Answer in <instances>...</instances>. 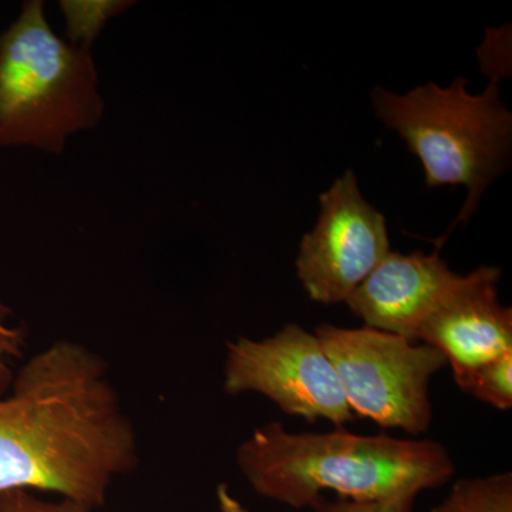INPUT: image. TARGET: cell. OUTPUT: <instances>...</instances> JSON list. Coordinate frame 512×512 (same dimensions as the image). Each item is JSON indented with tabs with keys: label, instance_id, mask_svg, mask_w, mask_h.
<instances>
[{
	"label": "cell",
	"instance_id": "9a60e30c",
	"mask_svg": "<svg viewBox=\"0 0 512 512\" xmlns=\"http://www.w3.org/2000/svg\"><path fill=\"white\" fill-rule=\"evenodd\" d=\"M416 498L365 501L339 497L336 501L323 500L313 512H414Z\"/></svg>",
	"mask_w": 512,
	"mask_h": 512
},
{
	"label": "cell",
	"instance_id": "8fae6325",
	"mask_svg": "<svg viewBox=\"0 0 512 512\" xmlns=\"http://www.w3.org/2000/svg\"><path fill=\"white\" fill-rule=\"evenodd\" d=\"M133 5L136 2L130 0H62L59 9L66 20L70 45L92 50L107 22L127 12Z\"/></svg>",
	"mask_w": 512,
	"mask_h": 512
},
{
	"label": "cell",
	"instance_id": "5b68a950",
	"mask_svg": "<svg viewBox=\"0 0 512 512\" xmlns=\"http://www.w3.org/2000/svg\"><path fill=\"white\" fill-rule=\"evenodd\" d=\"M315 335L355 416L410 436L429 430L430 382L447 366L439 350L367 326L348 329L323 323Z\"/></svg>",
	"mask_w": 512,
	"mask_h": 512
},
{
	"label": "cell",
	"instance_id": "8992f818",
	"mask_svg": "<svg viewBox=\"0 0 512 512\" xmlns=\"http://www.w3.org/2000/svg\"><path fill=\"white\" fill-rule=\"evenodd\" d=\"M224 390L229 396L261 394L309 423L328 420L345 427L356 417L319 339L296 323L262 340L228 342Z\"/></svg>",
	"mask_w": 512,
	"mask_h": 512
},
{
	"label": "cell",
	"instance_id": "7c38bea8",
	"mask_svg": "<svg viewBox=\"0 0 512 512\" xmlns=\"http://www.w3.org/2000/svg\"><path fill=\"white\" fill-rule=\"evenodd\" d=\"M463 392L498 410L512 407V352L478 367L457 383Z\"/></svg>",
	"mask_w": 512,
	"mask_h": 512
},
{
	"label": "cell",
	"instance_id": "9c48e42d",
	"mask_svg": "<svg viewBox=\"0 0 512 512\" xmlns=\"http://www.w3.org/2000/svg\"><path fill=\"white\" fill-rule=\"evenodd\" d=\"M461 278L437 251L431 255L390 252L345 303L367 328L416 342L420 326Z\"/></svg>",
	"mask_w": 512,
	"mask_h": 512
},
{
	"label": "cell",
	"instance_id": "7a4b0ae2",
	"mask_svg": "<svg viewBox=\"0 0 512 512\" xmlns=\"http://www.w3.org/2000/svg\"><path fill=\"white\" fill-rule=\"evenodd\" d=\"M242 476L256 494L295 510L315 508L323 491L349 500H397L443 487L456 473L450 451L434 440L363 436L336 427L291 433L269 423L237 451Z\"/></svg>",
	"mask_w": 512,
	"mask_h": 512
},
{
	"label": "cell",
	"instance_id": "5bb4252c",
	"mask_svg": "<svg viewBox=\"0 0 512 512\" xmlns=\"http://www.w3.org/2000/svg\"><path fill=\"white\" fill-rule=\"evenodd\" d=\"M0 512H92L86 505L70 500L45 501L29 491H10L0 495Z\"/></svg>",
	"mask_w": 512,
	"mask_h": 512
},
{
	"label": "cell",
	"instance_id": "ba28073f",
	"mask_svg": "<svg viewBox=\"0 0 512 512\" xmlns=\"http://www.w3.org/2000/svg\"><path fill=\"white\" fill-rule=\"evenodd\" d=\"M500 278L494 266L463 276L417 332L416 342L439 350L456 383L512 352V311L498 299Z\"/></svg>",
	"mask_w": 512,
	"mask_h": 512
},
{
	"label": "cell",
	"instance_id": "3957f363",
	"mask_svg": "<svg viewBox=\"0 0 512 512\" xmlns=\"http://www.w3.org/2000/svg\"><path fill=\"white\" fill-rule=\"evenodd\" d=\"M92 50L60 39L43 0H26L0 33V148L62 154L67 138L103 119Z\"/></svg>",
	"mask_w": 512,
	"mask_h": 512
},
{
	"label": "cell",
	"instance_id": "2e32d148",
	"mask_svg": "<svg viewBox=\"0 0 512 512\" xmlns=\"http://www.w3.org/2000/svg\"><path fill=\"white\" fill-rule=\"evenodd\" d=\"M217 501L221 512H249L229 491L227 484H218Z\"/></svg>",
	"mask_w": 512,
	"mask_h": 512
},
{
	"label": "cell",
	"instance_id": "4fadbf2b",
	"mask_svg": "<svg viewBox=\"0 0 512 512\" xmlns=\"http://www.w3.org/2000/svg\"><path fill=\"white\" fill-rule=\"evenodd\" d=\"M13 312L0 301V393L6 392L12 384L13 376L10 362L22 356L25 348V329L10 325Z\"/></svg>",
	"mask_w": 512,
	"mask_h": 512
},
{
	"label": "cell",
	"instance_id": "30bf717a",
	"mask_svg": "<svg viewBox=\"0 0 512 512\" xmlns=\"http://www.w3.org/2000/svg\"><path fill=\"white\" fill-rule=\"evenodd\" d=\"M430 512H512V474L458 480Z\"/></svg>",
	"mask_w": 512,
	"mask_h": 512
},
{
	"label": "cell",
	"instance_id": "52a82bcc",
	"mask_svg": "<svg viewBox=\"0 0 512 512\" xmlns=\"http://www.w3.org/2000/svg\"><path fill=\"white\" fill-rule=\"evenodd\" d=\"M319 201V220L302 238L296 274L312 301L345 303L392 252L386 220L363 197L352 170Z\"/></svg>",
	"mask_w": 512,
	"mask_h": 512
},
{
	"label": "cell",
	"instance_id": "6da1fadb",
	"mask_svg": "<svg viewBox=\"0 0 512 512\" xmlns=\"http://www.w3.org/2000/svg\"><path fill=\"white\" fill-rule=\"evenodd\" d=\"M0 399V495L42 491L103 507L138 463L136 430L103 357L59 340L30 357Z\"/></svg>",
	"mask_w": 512,
	"mask_h": 512
},
{
	"label": "cell",
	"instance_id": "277c9868",
	"mask_svg": "<svg viewBox=\"0 0 512 512\" xmlns=\"http://www.w3.org/2000/svg\"><path fill=\"white\" fill-rule=\"evenodd\" d=\"M467 84L458 77L448 87L430 82L406 94L383 87L372 92L377 117L419 157L427 187L467 188L466 204L450 231L467 224L511 157L512 116L500 100L497 79L476 96L467 92Z\"/></svg>",
	"mask_w": 512,
	"mask_h": 512
}]
</instances>
